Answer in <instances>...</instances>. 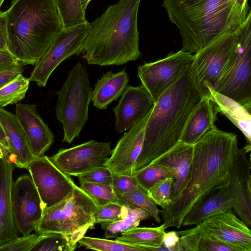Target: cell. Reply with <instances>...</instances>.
I'll list each match as a JSON object with an SVG mask.
<instances>
[{"instance_id": "cell-28", "label": "cell", "mask_w": 251, "mask_h": 251, "mask_svg": "<svg viewBox=\"0 0 251 251\" xmlns=\"http://www.w3.org/2000/svg\"><path fill=\"white\" fill-rule=\"evenodd\" d=\"M126 205V212L123 218L117 221L101 224L104 237L107 239L117 238L120 234L138 226L142 221L152 218L147 211L139 207Z\"/></svg>"}, {"instance_id": "cell-49", "label": "cell", "mask_w": 251, "mask_h": 251, "mask_svg": "<svg viewBox=\"0 0 251 251\" xmlns=\"http://www.w3.org/2000/svg\"><path fill=\"white\" fill-rule=\"evenodd\" d=\"M8 155L9 151L7 148L0 144V159Z\"/></svg>"}, {"instance_id": "cell-47", "label": "cell", "mask_w": 251, "mask_h": 251, "mask_svg": "<svg viewBox=\"0 0 251 251\" xmlns=\"http://www.w3.org/2000/svg\"><path fill=\"white\" fill-rule=\"evenodd\" d=\"M0 144L6 147L8 149L7 139L2 126L0 123Z\"/></svg>"}, {"instance_id": "cell-29", "label": "cell", "mask_w": 251, "mask_h": 251, "mask_svg": "<svg viewBox=\"0 0 251 251\" xmlns=\"http://www.w3.org/2000/svg\"><path fill=\"white\" fill-rule=\"evenodd\" d=\"M30 80L20 73L0 89V107L18 103L25 96Z\"/></svg>"}, {"instance_id": "cell-36", "label": "cell", "mask_w": 251, "mask_h": 251, "mask_svg": "<svg viewBox=\"0 0 251 251\" xmlns=\"http://www.w3.org/2000/svg\"><path fill=\"white\" fill-rule=\"evenodd\" d=\"M126 212V205L118 202H109L97 205L95 214V224H105L121 219Z\"/></svg>"}, {"instance_id": "cell-40", "label": "cell", "mask_w": 251, "mask_h": 251, "mask_svg": "<svg viewBox=\"0 0 251 251\" xmlns=\"http://www.w3.org/2000/svg\"><path fill=\"white\" fill-rule=\"evenodd\" d=\"M113 173L103 166L78 176L79 181L111 185Z\"/></svg>"}, {"instance_id": "cell-27", "label": "cell", "mask_w": 251, "mask_h": 251, "mask_svg": "<svg viewBox=\"0 0 251 251\" xmlns=\"http://www.w3.org/2000/svg\"><path fill=\"white\" fill-rule=\"evenodd\" d=\"M165 229L163 224L154 227L137 226L122 233L115 240L138 246L145 251H158L162 245Z\"/></svg>"}, {"instance_id": "cell-42", "label": "cell", "mask_w": 251, "mask_h": 251, "mask_svg": "<svg viewBox=\"0 0 251 251\" xmlns=\"http://www.w3.org/2000/svg\"><path fill=\"white\" fill-rule=\"evenodd\" d=\"M199 251H234L233 250L219 240L208 236H201L199 245Z\"/></svg>"}, {"instance_id": "cell-25", "label": "cell", "mask_w": 251, "mask_h": 251, "mask_svg": "<svg viewBox=\"0 0 251 251\" xmlns=\"http://www.w3.org/2000/svg\"><path fill=\"white\" fill-rule=\"evenodd\" d=\"M217 113L211 100L209 93L204 95L191 114L180 142L194 145L204 133L216 126Z\"/></svg>"}, {"instance_id": "cell-46", "label": "cell", "mask_w": 251, "mask_h": 251, "mask_svg": "<svg viewBox=\"0 0 251 251\" xmlns=\"http://www.w3.org/2000/svg\"><path fill=\"white\" fill-rule=\"evenodd\" d=\"M0 50H7L6 19L4 12H0Z\"/></svg>"}, {"instance_id": "cell-10", "label": "cell", "mask_w": 251, "mask_h": 251, "mask_svg": "<svg viewBox=\"0 0 251 251\" xmlns=\"http://www.w3.org/2000/svg\"><path fill=\"white\" fill-rule=\"evenodd\" d=\"M89 23L64 29L55 38L41 59L34 65L30 81L39 87H45L51 74L64 60L74 54L81 53L86 39Z\"/></svg>"}, {"instance_id": "cell-9", "label": "cell", "mask_w": 251, "mask_h": 251, "mask_svg": "<svg viewBox=\"0 0 251 251\" xmlns=\"http://www.w3.org/2000/svg\"><path fill=\"white\" fill-rule=\"evenodd\" d=\"M238 28L225 34L195 54L192 68L198 85L204 95V84H210L215 91L238 41Z\"/></svg>"}, {"instance_id": "cell-34", "label": "cell", "mask_w": 251, "mask_h": 251, "mask_svg": "<svg viewBox=\"0 0 251 251\" xmlns=\"http://www.w3.org/2000/svg\"><path fill=\"white\" fill-rule=\"evenodd\" d=\"M80 187L95 202L97 205L109 202L122 203L111 185L79 181Z\"/></svg>"}, {"instance_id": "cell-2", "label": "cell", "mask_w": 251, "mask_h": 251, "mask_svg": "<svg viewBox=\"0 0 251 251\" xmlns=\"http://www.w3.org/2000/svg\"><path fill=\"white\" fill-rule=\"evenodd\" d=\"M204 96L191 65L155 102L132 175L153 163L180 142L191 114Z\"/></svg>"}, {"instance_id": "cell-43", "label": "cell", "mask_w": 251, "mask_h": 251, "mask_svg": "<svg viewBox=\"0 0 251 251\" xmlns=\"http://www.w3.org/2000/svg\"><path fill=\"white\" fill-rule=\"evenodd\" d=\"M24 65L21 63L12 68L0 72V89L20 73H23Z\"/></svg>"}, {"instance_id": "cell-16", "label": "cell", "mask_w": 251, "mask_h": 251, "mask_svg": "<svg viewBox=\"0 0 251 251\" xmlns=\"http://www.w3.org/2000/svg\"><path fill=\"white\" fill-rule=\"evenodd\" d=\"M247 152L238 149L229 168L227 187L233 199L232 210L250 228L251 227V162Z\"/></svg>"}, {"instance_id": "cell-32", "label": "cell", "mask_w": 251, "mask_h": 251, "mask_svg": "<svg viewBox=\"0 0 251 251\" xmlns=\"http://www.w3.org/2000/svg\"><path fill=\"white\" fill-rule=\"evenodd\" d=\"M138 185L148 192L158 181L175 176L170 168L157 164H151L132 175Z\"/></svg>"}, {"instance_id": "cell-26", "label": "cell", "mask_w": 251, "mask_h": 251, "mask_svg": "<svg viewBox=\"0 0 251 251\" xmlns=\"http://www.w3.org/2000/svg\"><path fill=\"white\" fill-rule=\"evenodd\" d=\"M129 76L125 69L117 73L108 71L97 80L92 93L93 105L99 109H106L117 100L128 86Z\"/></svg>"}, {"instance_id": "cell-1", "label": "cell", "mask_w": 251, "mask_h": 251, "mask_svg": "<svg viewBox=\"0 0 251 251\" xmlns=\"http://www.w3.org/2000/svg\"><path fill=\"white\" fill-rule=\"evenodd\" d=\"M237 135L216 126L193 145L190 177L182 192L160 210L165 228H180L184 217L198 202L227 186L229 168L237 150Z\"/></svg>"}, {"instance_id": "cell-41", "label": "cell", "mask_w": 251, "mask_h": 251, "mask_svg": "<svg viewBox=\"0 0 251 251\" xmlns=\"http://www.w3.org/2000/svg\"><path fill=\"white\" fill-rule=\"evenodd\" d=\"M111 186L118 196L130 192L139 186L132 176L113 174Z\"/></svg>"}, {"instance_id": "cell-11", "label": "cell", "mask_w": 251, "mask_h": 251, "mask_svg": "<svg viewBox=\"0 0 251 251\" xmlns=\"http://www.w3.org/2000/svg\"><path fill=\"white\" fill-rule=\"evenodd\" d=\"M195 54L180 50L165 58L146 63L137 69V76L154 103L192 64Z\"/></svg>"}, {"instance_id": "cell-6", "label": "cell", "mask_w": 251, "mask_h": 251, "mask_svg": "<svg viewBox=\"0 0 251 251\" xmlns=\"http://www.w3.org/2000/svg\"><path fill=\"white\" fill-rule=\"evenodd\" d=\"M97 208L94 201L76 185L70 197L51 207L44 208L35 231L60 233L76 245L89 229L94 228Z\"/></svg>"}, {"instance_id": "cell-8", "label": "cell", "mask_w": 251, "mask_h": 251, "mask_svg": "<svg viewBox=\"0 0 251 251\" xmlns=\"http://www.w3.org/2000/svg\"><path fill=\"white\" fill-rule=\"evenodd\" d=\"M216 90L251 110V10Z\"/></svg>"}, {"instance_id": "cell-22", "label": "cell", "mask_w": 251, "mask_h": 251, "mask_svg": "<svg viewBox=\"0 0 251 251\" xmlns=\"http://www.w3.org/2000/svg\"><path fill=\"white\" fill-rule=\"evenodd\" d=\"M192 156L193 145L180 142L152 164L164 166L174 171L171 201L182 192L187 185L190 177Z\"/></svg>"}, {"instance_id": "cell-30", "label": "cell", "mask_w": 251, "mask_h": 251, "mask_svg": "<svg viewBox=\"0 0 251 251\" xmlns=\"http://www.w3.org/2000/svg\"><path fill=\"white\" fill-rule=\"evenodd\" d=\"M61 17L64 29L87 22L81 0H53Z\"/></svg>"}, {"instance_id": "cell-33", "label": "cell", "mask_w": 251, "mask_h": 251, "mask_svg": "<svg viewBox=\"0 0 251 251\" xmlns=\"http://www.w3.org/2000/svg\"><path fill=\"white\" fill-rule=\"evenodd\" d=\"M77 243L79 247L101 251H145L142 248L107 238L83 236Z\"/></svg>"}, {"instance_id": "cell-3", "label": "cell", "mask_w": 251, "mask_h": 251, "mask_svg": "<svg viewBox=\"0 0 251 251\" xmlns=\"http://www.w3.org/2000/svg\"><path fill=\"white\" fill-rule=\"evenodd\" d=\"M162 6L178 29L182 51L195 54L221 36L236 31L251 11L236 0H163Z\"/></svg>"}, {"instance_id": "cell-5", "label": "cell", "mask_w": 251, "mask_h": 251, "mask_svg": "<svg viewBox=\"0 0 251 251\" xmlns=\"http://www.w3.org/2000/svg\"><path fill=\"white\" fill-rule=\"evenodd\" d=\"M4 14L7 50L24 66L34 65L64 30L53 0H13Z\"/></svg>"}, {"instance_id": "cell-35", "label": "cell", "mask_w": 251, "mask_h": 251, "mask_svg": "<svg viewBox=\"0 0 251 251\" xmlns=\"http://www.w3.org/2000/svg\"><path fill=\"white\" fill-rule=\"evenodd\" d=\"M43 238L33 251H73L76 248L66 236L57 232L44 233Z\"/></svg>"}, {"instance_id": "cell-20", "label": "cell", "mask_w": 251, "mask_h": 251, "mask_svg": "<svg viewBox=\"0 0 251 251\" xmlns=\"http://www.w3.org/2000/svg\"><path fill=\"white\" fill-rule=\"evenodd\" d=\"M0 123L7 139L9 160L15 167L27 169L35 156L15 115L0 107Z\"/></svg>"}, {"instance_id": "cell-21", "label": "cell", "mask_w": 251, "mask_h": 251, "mask_svg": "<svg viewBox=\"0 0 251 251\" xmlns=\"http://www.w3.org/2000/svg\"><path fill=\"white\" fill-rule=\"evenodd\" d=\"M15 165L8 155L0 159V245L17 237L12 208L11 188Z\"/></svg>"}, {"instance_id": "cell-44", "label": "cell", "mask_w": 251, "mask_h": 251, "mask_svg": "<svg viewBox=\"0 0 251 251\" xmlns=\"http://www.w3.org/2000/svg\"><path fill=\"white\" fill-rule=\"evenodd\" d=\"M19 63L16 58L7 50H0V72L17 66Z\"/></svg>"}, {"instance_id": "cell-19", "label": "cell", "mask_w": 251, "mask_h": 251, "mask_svg": "<svg viewBox=\"0 0 251 251\" xmlns=\"http://www.w3.org/2000/svg\"><path fill=\"white\" fill-rule=\"evenodd\" d=\"M15 116L26 135L30 151L35 157L44 155L54 141V135L38 114L33 104L19 103Z\"/></svg>"}, {"instance_id": "cell-23", "label": "cell", "mask_w": 251, "mask_h": 251, "mask_svg": "<svg viewBox=\"0 0 251 251\" xmlns=\"http://www.w3.org/2000/svg\"><path fill=\"white\" fill-rule=\"evenodd\" d=\"M206 91L217 112L225 115L244 134L246 145L243 148L248 153L251 150V110L233 99L215 91L210 83L204 84Z\"/></svg>"}, {"instance_id": "cell-38", "label": "cell", "mask_w": 251, "mask_h": 251, "mask_svg": "<svg viewBox=\"0 0 251 251\" xmlns=\"http://www.w3.org/2000/svg\"><path fill=\"white\" fill-rule=\"evenodd\" d=\"M174 181L173 177L166 178L155 183L148 192L152 201L162 208L171 202V196Z\"/></svg>"}, {"instance_id": "cell-15", "label": "cell", "mask_w": 251, "mask_h": 251, "mask_svg": "<svg viewBox=\"0 0 251 251\" xmlns=\"http://www.w3.org/2000/svg\"><path fill=\"white\" fill-rule=\"evenodd\" d=\"M201 236L221 241L234 251H251V230L232 209L214 215L195 227Z\"/></svg>"}, {"instance_id": "cell-18", "label": "cell", "mask_w": 251, "mask_h": 251, "mask_svg": "<svg viewBox=\"0 0 251 251\" xmlns=\"http://www.w3.org/2000/svg\"><path fill=\"white\" fill-rule=\"evenodd\" d=\"M154 103L142 84L128 85L113 109L116 131L122 133L129 129L152 110Z\"/></svg>"}, {"instance_id": "cell-17", "label": "cell", "mask_w": 251, "mask_h": 251, "mask_svg": "<svg viewBox=\"0 0 251 251\" xmlns=\"http://www.w3.org/2000/svg\"><path fill=\"white\" fill-rule=\"evenodd\" d=\"M151 111L126 132L112 150L104 166L113 174L132 175L133 169L142 150L146 125Z\"/></svg>"}, {"instance_id": "cell-31", "label": "cell", "mask_w": 251, "mask_h": 251, "mask_svg": "<svg viewBox=\"0 0 251 251\" xmlns=\"http://www.w3.org/2000/svg\"><path fill=\"white\" fill-rule=\"evenodd\" d=\"M118 198L123 204L133 205L147 211L156 222L160 223V210L145 191L139 186L135 189L118 195Z\"/></svg>"}, {"instance_id": "cell-14", "label": "cell", "mask_w": 251, "mask_h": 251, "mask_svg": "<svg viewBox=\"0 0 251 251\" xmlns=\"http://www.w3.org/2000/svg\"><path fill=\"white\" fill-rule=\"evenodd\" d=\"M112 152L110 142L91 140L70 148L60 149L50 158L63 173L78 176L103 166Z\"/></svg>"}, {"instance_id": "cell-48", "label": "cell", "mask_w": 251, "mask_h": 251, "mask_svg": "<svg viewBox=\"0 0 251 251\" xmlns=\"http://www.w3.org/2000/svg\"><path fill=\"white\" fill-rule=\"evenodd\" d=\"M237 3L242 10H249L250 8L248 4V0H236Z\"/></svg>"}, {"instance_id": "cell-37", "label": "cell", "mask_w": 251, "mask_h": 251, "mask_svg": "<svg viewBox=\"0 0 251 251\" xmlns=\"http://www.w3.org/2000/svg\"><path fill=\"white\" fill-rule=\"evenodd\" d=\"M43 233L29 234L17 237L0 245V251H33L43 238Z\"/></svg>"}, {"instance_id": "cell-50", "label": "cell", "mask_w": 251, "mask_h": 251, "mask_svg": "<svg viewBox=\"0 0 251 251\" xmlns=\"http://www.w3.org/2000/svg\"><path fill=\"white\" fill-rule=\"evenodd\" d=\"M91 0H81L82 6L84 10L86 11L87 5Z\"/></svg>"}, {"instance_id": "cell-24", "label": "cell", "mask_w": 251, "mask_h": 251, "mask_svg": "<svg viewBox=\"0 0 251 251\" xmlns=\"http://www.w3.org/2000/svg\"><path fill=\"white\" fill-rule=\"evenodd\" d=\"M233 204L227 186L215 191L192 207L184 217L182 226H197L214 215L232 209Z\"/></svg>"}, {"instance_id": "cell-45", "label": "cell", "mask_w": 251, "mask_h": 251, "mask_svg": "<svg viewBox=\"0 0 251 251\" xmlns=\"http://www.w3.org/2000/svg\"><path fill=\"white\" fill-rule=\"evenodd\" d=\"M179 239V236L177 231L165 232L162 239V246L166 248L167 251H176Z\"/></svg>"}, {"instance_id": "cell-39", "label": "cell", "mask_w": 251, "mask_h": 251, "mask_svg": "<svg viewBox=\"0 0 251 251\" xmlns=\"http://www.w3.org/2000/svg\"><path fill=\"white\" fill-rule=\"evenodd\" d=\"M177 232L179 236V239L176 246V251H199L201 235L195 227Z\"/></svg>"}, {"instance_id": "cell-12", "label": "cell", "mask_w": 251, "mask_h": 251, "mask_svg": "<svg viewBox=\"0 0 251 251\" xmlns=\"http://www.w3.org/2000/svg\"><path fill=\"white\" fill-rule=\"evenodd\" d=\"M27 170L44 208L51 207L70 197L76 186L70 176L59 170L50 157L45 155L35 157Z\"/></svg>"}, {"instance_id": "cell-51", "label": "cell", "mask_w": 251, "mask_h": 251, "mask_svg": "<svg viewBox=\"0 0 251 251\" xmlns=\"http://www.w3.org/2000/svg\"><path fill=\"white\" fill-rule=\"evenodd\" d=\"M4 1V0H0V12H1L0 11V8H1V6L3 3V2Z\"/></svg>"}, {"instance_id": "cell-7", "label": "cell", "mask_w": 251, "mask_h": 251, "mask_svg": "<svg viewBox=\"0 0 251 251\" xmlns=\"http://www.w3.org/2000/svg\"><path fill=\"white\" fill-rule=\"evenodd\" d=\"M92 90L87 71L81 63H77L56 93L55 115L62 125L63 142L71 143L88 121Z\"/></svg>"}, {"instance_id": "cell-4", "label": "cell", "mask_w": 251, "mask_h": 251, "mask_svg": "<svg viewBox=\"0 0 251 251\" xmlns=\"http://www.w3.org/2000/svg\"><path fill=\"white\" fill-rule=\"evenodd\" d=\"M141 0H120L89 23L81 53L89 65H122L141 56L137 26Z\"/></svg>"}, {"instance_id": "cell-13", "label": "cell", "mask_w": 251, "mask_h": 251, "mask_svg": "<svg viewBox=\"0 0 251 251\" xmlns=\"http://www.w3.org/2000/svg\"><path fill=\"white\" fill-rule=\"evenodd\" d=\"M11 200L14 222L18 233L26 235L35 231L44 206L29 174L23 175L13 181Z\"/></svg>"}]
</instances>
